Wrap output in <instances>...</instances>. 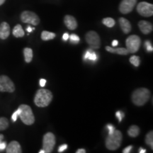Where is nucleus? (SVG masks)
<instances>
[{"instance_id": "e433bc0d", "label": "nucleus", "mask_w": 153, "mask_h": 153, "mask_svg": "<svg viewBox=\"0 0 153 153\" xmlns=\"http://www.w3.org/2000/svg\"><path fill=\"white\" fill-rule=\"evenodd\" d=\"M33 30H35V28H31L30 26H28L27 28H26V30H27L28 33H30V32L33 31Z\"/></svg>"}, {"instance_id": "39448f33", "label": "nucleus", "mask_w": 153, "mask_h": 153, "mask_svg": "<svg viewBox=\"0 0 153 153\" xmlns=\"http://www.w3.org/2000/svg\"><path fill=\"white\" fill-rule=\"evenodd\" d=\"M140 38L136 35L130 36L126 41V49L130 53H135L137 52L140 47Z\"/></svg>"}, {"instance_id": "aec40b11", "label": "nucleus", "mask_w": 153, "mask_h": 153, "mask_svg": "<svg viewBox=\"0 0 153 153\" xmlns=\"http://www.w3.org/2000/svg\"><path fill=\"white\" fill-rule=\"evenodd\" d=\"M24 55L26 62L29 63L33 59V51L30 48H25L24 49Z\"/></svg>"}, {"instance_id": "4c0bfd02", "label": "nucleus", "mask_w": 153, "mask_h": 153, "mask_svg": "<svg viewBox=\"0 0 153 153\" xmlns=\"http://www.w3.org/2000/svg\"><path fill=\"white\" fill-rule=\"evenodd\" d=\"M118 41H116V40H114V41H113L112 42V46L116 47L118 45Z\"/></svg>"}, {"instance_id": "f03ea898", "label": "nucleus", "mask_w": 153, "mask_h": 153, "mask_svg": "<svg viewBox=\"0 0 153 153\" xmlns=\"http://www.w3.org/2000/svg\"><path fill=\"white\" fill-rule=\"evenodd\" d=\"M150 97V91L147 88H139L132 94L133 103L137 106H142L148 102Z\"/></svg>"}, {"instance_id": "2f4dec72", "label": "nucleus", "mask_w": 153, "mask_h": 153, "mask_svg": "<svg viewBox=\"0 0 153 153\" xmlns=\"http://www.w3.org/2000/svg\"><path fill=\"white\" fill-rule=\"evenodd\" d=\"M68 149V145L67 144H63L60 145L58 148V152H63L64 151H65Z\"/></svg>"}, {"instance_id": "bb28decb", "label": "nucleus", "mask_w": 153, "mask_h": 153, "mask_svg": "<svg viewBox=\"0 0 153 153\" xmlns=\"http://www.w3.org/2000/svg\"><path fill=\"white\" fill-rule=\"evenodd\" d=\"M69 38H70V42H71L72 43L76 44L80 41V38H79V36H78L77 35H76V34H74V33L71 34V35L69 36Z\"/></svg>"}, {"instance_id": "ddd939ff", "label": "nucleus", "mask_w": 153, "mask_h": 153, "mask_svg": "<svg viewBox=\"0 0 153 153\" xmlns=\"http://www.w3.org/2000/svg\"><path fill=\"white\" fill-rule=\"evenodd\" d=\"M64 23L65 26L70 30H75L77 27V22L74 16L70 15H66L64 18Z\"/></svg>"}, {"instance_id": "f8f14e48", "label": "nucleus", "mask_w": 153, "mask_h": 153, "mask_svg": "<svg viewBox=\"0 0 153 153\" xmlns=\"http://www.w3.org/2000/svg\"><path fill=\"white\" fill-rule=\"evenodd\" d=\"M6 152L7 153H22V147L17 141H11L6 148Z\"/></svg>"}, {"instance_id": "f257e3e1", "label": "nucleus", "mask_w": 153, "mask_h": 153, "mask_svg": "<svg viewBox=\"0 0 153 153\" xmlns=\"http://www.w3.org/2000/svg\"><path fill=\"white\" fill-rule=\"evenodd\" d=\"M53 94L46 89H38L34 97V103L38 107H46L53 100Z\"/></svg>"}, {"instance_id": "7c9ffc66", "label": "nucleus", "mask_w": 153, "mask_h": 153, "mask_svg": "<svg viewBox=\"0 0 153 153\" xmlns=\"http://www.w3.org/2000/svg\"><path fill=\"white\" fill-rule=\"evenodd\" d=\"M106 129H108V134H111L114 133L115 131H116V128H115V127L112 125V124H108V125L106 126Z\"/></svg>"}, {"instance_id": "473e14b6", "label": "nucleus", "mask_w": 153, "mask_h": 153, "mask_svg": "<svg viewBox=\"0 0 153 153\" xmlns=\"http://www.w3.org/2000/svg\"><path fill=\"white\" fill-rule=\"evenodd\" d=\"M7 143H6L5 141H1V142L0 143V151L2 152L3 150H4L6 148H7Z\"/></svg>"}, {"instance_id": "6e6552de", "label": "nucleus", "mask_w": 153, "mask_h": 153, "mask_svg": "<svg viewBox=\"0 0 153 153\" xmlns=\"http://www.w3.org/2000/svg\"><path fill=\"white\" fill-rule=\"evenodd\" d=\"M55 145V136L53 133H47L45 134L43 139V149L46 153L53 152Z\"/></svg>"}, {"instance_id": "423d86ee", "label": "nucleus", "mask_w": 153, "mask_h": 153, "mask_svg": "<svg viewBox=\"0 0 153 153\" xmlns=\"http://www.w3.org/2000/svg\"><path fill=\"white\" fill-rule=\"evenodd\" d=\"M85 39L91 49H98L101 47V40L99 34L94 30H90L87 33Z\"/></svg>"}, {"instance_id": "4468645a", "label": "nucleus", "mask_w": 153, "mask_h": 153, "mask_svg": "<svg viewBox=\"0 0 153 153\" xmlns=\"http://www.w3.org/2000/svg\"><path fill=\"white\" fill-rule=\"evenodd\" d=\"M138 26L140 29L142 31V33L145 34V35L151 33L153 29L152 24L150 22H147V21H140L138 23Z\"/></svg>"}, {"instance_id": "f3484780", "label": "nucleus", "mask_w": 153, "mask_h": 153, "mask_svg": "<svg viewBox=\"0 0 153 153\" xmlns=\"http://www.w3.org/2000/svg\"><path fill=\"white\" fill-rule=\"evenodd\" d=\"M106 50L108 52L115 53V54H118L121 55H127L128 54V51H127V49L124 48H113L109 46H106Z\"/></svg>"}, {"instance_id": "f704fd0d", "label": "nucleus", "mask_w": 153, "mask_h": 153, "mask_svg": "<svg viewBox=\"0 0 153 153\" xmlns=\"http://www.w3.org/2000/svg\"><path fill=\"white\" fill-rule=\"evenodd\" d=\"M39 84L41 87H44L45 86V84H46V80L45 79H41L39 81Z\"/></svg>"}, {"instance_id": "c756f323", "label": "nucleus", "mask_w": 153, "mask_h": 153, "mask_svg": "<svg viewBox=\"0 0 153 153\" xmlns=\"http://www.w3.org/2000/svg\"><path fill=\"white\" fill-rule=\"evenodd\" d=\"M19 114H20V109L18 108V109H17L16 111H15L14 114H12V116H11V119H12L13 121H14V122L16 121L17 118H18Z\"/></svg>"}, {"instance_id": "9b49d317", "label": "nucleus", "mask_w": 153, "mask_h": 153, "mask_svg": "<svg viewBox=\"0 0 153 153\" xmlns=\"http://www.w3.org/2000/svg\"><path fill=\"white\" fill-rule=\"evenodd\" d=\"M137 3V0H122L119 5V11L123 14H129L133 11Z\"/></svg>"}, {"instance_id": "a19ab883", "label": "nucleus", "mask_w": 153, "mask_h": 153, "mask_svg": "<svg viewBox=\"0 0 153 153\" xmlns=\"http://www.w3.org/2000/svg\"><path fill=\"white\" fill-rule=\"evenodd\" d=\"M3 139H4V135L2 134H0V143H1V141H3ZM0 152H1V151H0Z\"/></svg>"}, {"instance_id": "ea45409f", "label": "nucleus", "mask_w": 153, "mask_h": 153, "mask_svg": "<svg viewBox=\"0 0 153 153\" xmlns=\"http://www.w3.org/2000/svg\"><path fill=\"white\" fill-rule=\"evenodd\" d=\"M138 152L140 153H145L146 152V150H145V149H143V148H140Z\"/></svg>"}, {"instance_id": "412c9836", "label": "nucleus", "mask_w": 153, "mask_h": 153, "mask_svg": "<svg viewBox=\"0 0 153 153\" xmlns=\"http://www.w3.org/2000/svg\"><path fill=\"white\" fill-rule=\"evenodd\" d=\"M128 134L130 137H136L140 134V128L137 126H131L128 131Z\"/></svg>"}, {"instance_id": "5701e85b", "label": "nucleus", "mask_w": 153, "mask_h": 153, "mask_svg": "<svg viewBox=\"0 0 153 153\" xmlns=\"http://www.w3.org/2000/svg\"><path fill=\"white\" fill-rule=\"evenodd\" d=\"M145 143L153 150V132L151 131L146 135L145 137Z\"/></svg>"}, {"instance_id": "2eb2a0df", "label": "nucleus", "mask_w": 153, "mask_h": 153, "mask_svg": "<svg viewBox=\"0 0 153 153\" xmlns=\"http://www.w3.org/2000/svg\"><path fill=\"white\" fill-rule=\"evenodd\" d=\"M10 34V26L7 22H2L0 24V38L7 39Z\"/></svg>"}, {"instance_id": "c9c22d12", "label": "nucleus", "mask_w": 153, "mask_h": 153, "mask_svg": "<svg viewBox=\"0 0 153 153\" xmlns=\"http://www.w3.org/2000/svg\"><path fill=\"white\" fill-rule=\"evenodd\" d=\"M69 36H70V35H69L68 33H65L62 36V40H63V41H68V40L69 39Z\"/></svg>"}, {"instance_id": "37998d69", "label": "nucleus", "mask_w": 153, "mask_h": 153, "mask_svg": "<svg viewBox=\"0 0 153 153\" xmlns=\"http://www.w3.org/2000/svg\"><path fill=\"white\" fill-rule=\"evenodd\" d=\"M39 153H45V150H44L43 149V150H41V151H39Z\"/></svg>"}, {"instance_id": "0eeeda50", "label": "nucleus", "mask_w": 153, "mask_h": 153, "mask_svg": "<svg viewBox=\"0 0 153 153\" xmlns=\"http://www.w3.org/2000/svg\"><path fill=\"white\" fill-rule=\"evenodd\" d=\"M21 20L25 24L37 26L40 23L39 17L36 13L30 11H24L21 14Z\"/></svg>"}, {"instance_id": "dca6fc26", "label": "nucleus", "mask_w": 153, "mask_h": 153, "mask_svg": "<svg viewBox=\"0 0 153 153\" xmlns=\"http://www.w3.org/2000/svg\"><path fill=\"white\" fill-rule=\"evenodd\" d=\"M119 24L120 26V28H121L122 31L124 33L127 34L130 33L131 31L132 27L131 24L128 20L125 18H120L119 19Z\"/></svg>"}, {"instance_id": "a211bd4d", "label": "nucleus", "mask_w": 153, "mask_h": 153, "mask_svg": "<svg viewBox=\"0 0 153 153\" xmlns=\"http://www.w3.org/2000/svg\"><path fill=\"white\" fill-rule=\"evenodd\" d=\"M83 58L85 60H89L91 61V62H95L98 59V55H97V53L91 50H87L86 51V52L84 54Z\"/></svg>"}, {"instance_id": "4be33fe9", "label": "nucleus", "mask_w": 153, "mask_h": 153, "mask_svg": "<svg viewBox=\"0 0 153 153\" xmlns=\"http://www.w3.org/2000/svg\"><path fill=\"white\" fill-rule=\"evenodd\" d=\"M55 37V34L52 32L47 31V30H43L41 33V39L44 41H50L52 40Z\"/></svg>"}, {"instance_id": "393cba45", "label": "nucleus", "mask_w": 153, "mask_h": 153, "mask_svg": "<svg viewBox=\"0 0 153 153\" xmlns=\"http://www.w3.org/2000/svg\"><path fill=\"white\" fill-rule=\"evenodd\" d=\"M9 127V120L7 118H0V131H4Z\"/></svg>"}, {"instance_id": "7ed1b4c3", "label": "nucleus", "mask_w": 153, "mask_h": 153, "mask_svg": "<svg viewBox=\"0 0 153 153\" xmlns=\"http://www.w3.org/2000/svg\"><path fill=\"white\" fill-rule=\"evenodd\" d=\"M122 138H123V135H122L121 132L118 130H116L111 134H108L105 141L106 148L109 150H117L121 145Z\"/></svg>"}, {"instance_id": "cd10ccee", "label": "nucleus", "mask_w": 153, "mask_h": 153, "mask_svg": "<svg viewBox=\"0 0 153 153\" xmlns=\"http://www.w3.org/2000/svg\"><path fill=\"white\" fill-rule=\"evenodd\" d=\"M144 46L145 47V48H146L147 52L150 53V52H152V51H153V47L152 45V43H151V42L150 41H145V44H144Z\"/></svg>"}, {"instance_id": "a878e982", "label": "nucleus", "mask_w": 153, "mask_h": 153, "mask_svg": "<svg viewBox=\"0 0 153 153\" xmlns=\"http://www.w3.org/2000/svg\"><path fill=\"white\" fill-rule=\"evenodd\" d=\"M130 62L135 67H138L140 65V59L138 56L136 55H133L130 57Z\"/></svg>"}, {"instance_id": "58836bf2", "label": "nucleus", "mask_w": 153, "mask_h": 153, "mask_svg": "<svg viewBox=\"0 0 153 153\" xmlns=\"http://www.w3.org/2000/svg\"><path fill=\"white\" fill-rule=\"evenodd\" d=\"M86 150L85 149H79L76 151V153H85Z\"/></svg>"}, {"instance_id": "b1692460", "label": "nucleus", "mask_w": 153, "mask_h": 153, "mask_svg": "<svg viewBox=\"0 0 153 153\" xmlns=\"http://www.w3.org/2000/svg\"><path fill=\"white\" fill-rule=\"evenodd\" d=\"M102 23H103V24L105 25V26H107V27H108V28L114 27V26H115V24H116L114 19L112 18H110V17H108V18H105L103 19Z\"/></svg>"}, {"instance_id": "72a5a7b5", "label": "nucleus", "mask_w": 153, "mask_h": 153, "mask_svg": "<svg viewBox=\"0 0 153 153\" xmlns=\"http://www.w3.org/2000/svg\"><path fill=\"white\" fill-rule=\"evenodd\" d=\"M132 149H133V145H128V146L126 147V148L123 149V153H129L131 152Z\"/></svg>"}, {"instance_id": "9d476101", "label": "nucleus", "mask_w": 153, "mask_h": 153, "mask_svg": "<svg viewBox=\"0 0 153 153\" xmlns=\"http://www.w3.org/2000/svg\"><path fill=\"white\" fill-rule=\"evenodd\" d=\"M137 11L143 16H152L153 15V5L146 1L140 2L137 6Z\"/></svg>"}, {"instance_id": "20e7f679", "label": "nucleus", "mask_w": 153, "mask_h": 153, "mask_svg": "<svg viewBox=\"0 0 153 153\" xmlns=\"http://www.w3.org/2000/svg\"><path fill=\"white\" fill-rule=\"evenodd\" d=\"M20 109V114L19 116L22 121L27 126L33 125L35 122V117L31 108L26 104H22L19 107Z\"/></svg>"}, {"instance_id": "1a4fd4ad", "label": "nucleus", "mask_w": 153, "mask_h": 153, "mask_svg": "<svg viewBox=\"0 0 153 153\" xmlns=\"http://www.w3.org/2000/svg\"><path fill=\"white\" fill-rule=\"evenodd\" d=\"M14 91L15 85L10 78L6 75L0 76V91L12 93Z\"/></svg>"}, {"instance_id": "c85d7f7f", "label": "nucleus", "mask_w": 153, "mask_h": 153, "mask_svg": "<svg viewBox=\"0 0 153 153\" xmlns=\"http://www.w3.org/2000/svg\"><path fill=\"white\" fill-rule=\"evenodd\" d=\"M124 113L122 112L121 111H118L116 112V118L118 119V121L119 122H121L122 120H123V118H124Z\"/></svg>"}, {"instance_id": "6ab92c4d", "label": "nucleus", "mask_w": 153, "mask_h": 153, "mask_svg": "<svg viewBox=\"0 0 153 153\" xmlns=\"http://www.w3.org/2000/svg\"><path fill=\"white\" fill-rule=\"evenodd\" d=\"M13 35L16 38H22L24 37L25 35L24 30L23 29L22 26L20 24H17L16 26L14 28L12 31Z\"/></svg>"}, {"instance_id": "79ce46f5", "label": "nucleus", "mask_w": 153, "mask_h": 153, "mask_svg": "<svg viewBox=\"0 0 153 153\" xmlns=\"http://www.w3.org/2000/svg\"><path fill=\"white\" fill-rule=\"evenodd\" d=\"M5 1H6V0H0V6L2 5L5 2Z\"/></svg>"}]
</instances>
